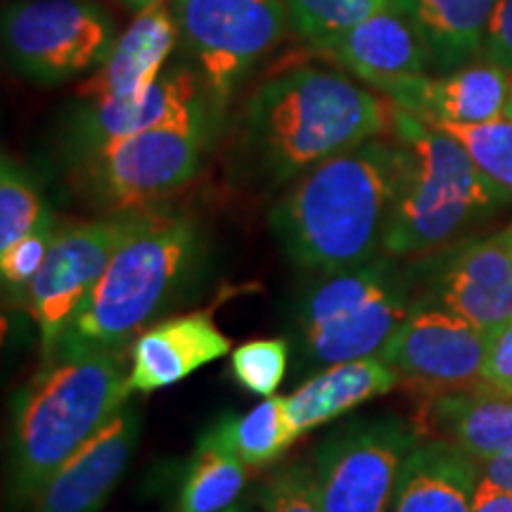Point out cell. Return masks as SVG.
<instances>
[{"mask_svg":"<svg viewBox=\"0 0 512 512\" xmlns=\"http://www.w3.org/2000/svg\"><path fill=\"white\" fill-rule=\"evenodd\" d=\"M472 512H512V494L479 479Z\"/></svg>","mask_w":512,"mask_h":512,"instance_id":"obj_35","label":"cell"},{"mask_svg":"<svg viewBox=\"0 0 512 512\" xmlns=\"http://www.w3.org/2000/svg\"><path fill=\"white\" fill-rule=\"evenodd\" d=\"M287 361H290V347L285 339H252L233 349L230 373L247 392L273 396L287 373Z\"/></svg>","mask_w":512,"mask_h":512,"instance_id":"obj_29","label":"cell"},{"mask_svg":"<svg viewBox=\"0 0 512 512\" xmlns=\"http://www.w3.org/2000/svg\"><path fill=\"white\" fill-rule=\"evenodd\" d=\"M401 384L396 370L382 356L335 363L285 396V408L299 434L339 418L351 408L394 392Z\"/></svg>","mask_w":512,"mask_h":512,"instance_id":"obj_21","label":"cell"},{"mask_svg":"<svg viewBox=\"0 0 512 512\" xmlns=\"http://www.w3.org/2000/svg\"><path fill=\"white\" fill-rule=\"evenodd\" d=\"M510 93L512 74L482 57L441 79H430L427 74L413 76L382 91L396 107L427 124H486L501 119L505 117Z\"/></svg>","mask_w":512,"mask_h":512,"instance_id":"obj_16","label":"cell"},{"mask_svg":"<svg viewBox=\"0 0 512 512\" xmlns=\"http://www.w3.org/2000/svg\"><path fill=\"white\" fill-rule=\"evenodd\" d=\"M200 230L188 216L143 211L98 285L62 332L53 356L124 351L174 302L200 261Z\"/></svg>","mask_w":512,"mask_h":512,"instance_id":"obj_4","label":"cell"},{"mask_svg":"<svg viewBox=\"0 0 512 512\" xmlns=\"http://www.w3.org/2000/svg\"><path fill=\"white\" fill-rule=\"evenodd\" d=\"M181 41L223 107L235 83L278 46L285 0H174Z\"/></svg>","mask_w":512,"mask_h":512,"instance_id":"obj_10","label":"cell"},{"mask_svg":"<svg viewBox=\"0 0 512 512\" xmlns=\"http://www.w3.org/2000/svg\"><path fill=\"white\" fill-rule=\"evenodd\" d=\"M209 133L155 128L76 152L72 185L107 216L152 211L197 176Z\"/></svg>","mask_w":512,"mask_h":512,"instance_id":"obj_7","label":"cell"},{"mask_svg":"<svg viewBox=\"0 0 512 512\" xmlns=\"http://www.w3.org/2000/svg\"><path fill=\"white\" fill-rule=\"evenodd\" d=\"M3 46L19 74L55 86L105 62L114 22L91 0H19L3 12Z\"/></svg>","mask_w":512,"mask_h":512,"instance_id":"obj_8","label":"cell"},{"mask_svg":"<svg viewBox=\"0 0 512 512\" xmlns=\"http://www.w3.org/2000/svg\"><path fill=\"white\" fill-rule=\"evenodd\" d=\"M430 126L456 138L479 169L512 195V119L501 117L486 124L434 121Z\"/></svg>","mask_w":512,"mask_h":512,"instance_id":"obj_27","label":"cell"},{"mask_svg":"<svg viewBox=\"0 0 512 512\" xmlns=\"http://www.w3.org/2000/svg\"><path fill=\"white\" fill-rule=\"evenodd\" d=\"M394 102L349 76L299 67L261 83L242 112V145L256 174L290 183L325 159L392 131Z\"/></svg>","mask_w":512,"mask_h":512,"instance_id":"obj_2","label":"cell"},{"mask_svg":"<svg viewBox=\"0 0 512 512\" xmlns=\"http://www.w3.org/2000/svg\"><path fill=\"white\" fill-rule=\"evenodd\" d=\"M403 176L399 140L370 138L294 178L271 230L294 264L335 273L384 252Z\"/></svg>","mask_w":512,"mask_h":512,"instance_id":"obj_1","label":"cell"},{"mask_svg":"<svg viewBox=\"0 0 512 512\" xmlns=\"http://www.w3.org/2000/svg\"><path fill=\"white\" fill-rule=\"evenodd\" d=\"M479 479L512 494V446L498 456L479 463Z\"/></svg>","mask_w":512,"mask_h":512,"instance_id":"obj_34","label":"cell"},{"mask_svg":"<svg viewBox=\"0 0 512 512\" xmlns=\"http://www.w3.org/2000/svg\"><path fill=\"white\" fill-rule=\"evenodd\" d=\"M479 463L463 448L432 439L403 465L392 512H472Z\"/></svg>","mask_w":512,"mask_h":512,"instance_id":"obj_20","label":"cell"},{"mask_svg":"<svg viewBox=\"0 0 512 512\" xmlns=\"http://www.w3.org/2000/svg\"><path fill=\"white\" fill-rule=\"evenodd\" d=\"M43 214L46 207L34 181L5 155L0 171V254L27 238Z\"/></svg>","mask_w":512,"mask_h":512,"instance_id":"obj_28","label":"cell"},{"mask_svg":"<svg viewBox=\"0 0 512 512\" xmlns=\"http://www.w3.org/2000/svg\"><path fill=\"white\" fill-rule=\"evenodd\" d=\"M510 394H512V392H510Z\"/></svg>","mask_w":512,"mask_h":512,"instance_id":"obj_40","label":"cell"},{"mask_svg":"<svg viewBox=\"0 0 512 512\" xmlns=\"http://www.w3.org/2000/svg\"><path fill=\"white\" fill-rule=\"evenodd\" d=\"M501 240H503V245L508 247V252H510V259H512V223H510V226L505 228L503 233H501Z\"/></svg>","mask_w":512,"mask_h":512,"instance_id":"obj_36","label":"cell"},{"mask_svg":"<svg viewBox=\"0 0 512 512\" xmlns=\"http://www.w3.org/2000/svg\"><path fill=\"white\" fill-rule=\"evenodd\" d=\"M219 110L204 76L188 64H176L136 98L88 102L74 119V155L112 138L155 128H190L211 136Z\"/></svg>","mask_w":512,"mask_h":512,"instance_id":"obj_13","label":"cell"},{"mask_svg":"<svg viewBox=\"0 0 512 512\" xmlns=\"http://www.w3.org/2000/svg\"><path fill=\"white\" fill-rule=\"evenodd\" d=\"M124 351L53 356L15 399L10 498L34 503L53 472L131 401Z\"/></svg>","mask_w":512,"mask_h":512,"instance_id":"obj_3","label":"cell"},{"mask_svg":"<svg viewBox=\"0 0 512 512\" xmlns=\"http://www.w3.org/2000/svg\"><path fill=\"white\" fill-rule=\"evenodd\" d=\"M430 48L432 69L456 72L482 57L498 0H401Z\"/></svg>","mask_w":512,"mask_h":512,"instance_id":"obj_22","label":"cell"},{"mask_svg":"<svg viewBox=\"0 0 512 512\" xmlns=\"http://www.w3.org/2000/svg\"><path fill=\"white\" fill-rule=\"evenodd\" d=\"M140 430V408L128 401L57 467L53 477L38 491L31 510L100 512L131 463Z\"/></svg>","mask_w":512,"mask_h":512,"instance_id":"obj_14","label":"cell"},{"mask_svg":"<svg viewBox=\"0 0 512 512\" xmlns=\"http://www.w3.org/2000/svg\"><path fill=\"white\" fill-rule=\"evenodd\" d=\"M211 430L238 453L247 467L275 463L302 437L287 415L283 396H268L245 415H223L211 425Z\"/></svg>","mask_w":512,"mask_h":512,"instance_id":"obj_24","label":"cell"},{"mask_svg":"<svg viewBox=\"0 0 512 512\" xmlns=\"http://www.w3.org/2000/svg\"><path fill=\"white\" fill-rule=\"evenodd\" d=\"M256 498L264 512H325L318 498L313 467L304 463L285 465L268 475Z\"/></svg>","mask_w":512,"mask_h":512,"instance_id":"obj_30","label":"cell"},{"mask_svg":"<svg viewBox=\"0 0 512 512\" xmlns=\"http://www.w3.org/2000/svg\"><path fill=\"white\" fill-rule=\"evenodd\" d=\"M434 297L439 299L441 309L470 320L475 328L486 332V335H494L496 330H501L505 323L512 320V285L484 287L437 275Z\"/></svg>","mask_w":512,"mask_h":512,"instance_id":"obj_26","label":"cell"},{"mask_svg":"<svg viewBox=\"0 0 512 512\" xmlns=\"http://www.w3.org/2000/svg\"><path fill=\"white\" fill-rule=\"evenodd\" d=\"M482 60H489L512 74V0H498L486 29Z\"/></svg>","mask_w":512,"mask_h":512,"instance_id":"obj_33","label":"cell"},{"mask_svg":"<svg viewBox=\"0 0 512 512\" xmlns=\"http://www.w3.org/2000/svg\"><path fill=\"white\" fill-rule=\"evenodd\" d=\"M140 214L107 216L57 230L41 271L27 285V311L41 332L46 358L98 285L112 256L136 230Z\"/></svg>","mask_w":512,"mask_h":512,"instance_id":"obj_11","label":"cell"},{"mask_svg":"<svg viewBox=\"0 0 512 512\" xmlns=\"http://www.w3.org/2000/svg\"><path fill=\"white\" fill-rule=\"evenodd\" d=\"M420 434L396 415L354 420L332 432L313 456L325 512H387Z\"/></svg>","mask_w":512,"mask_h":512,"instance_id":"obj_9","label":"cell"},{"mask_svg":"<svg viewBox=\"0 0 512 512\" xmlns=\"http://www.w3.org/2000/svg\"><path fill=\"white\" fill-rule=\"evenodd\" d=\"M126 3L133 5V8L143 10V8H147V5H150V3H155V0H126Z\"/></svg>","mask_w":512,"mask_h":512,"instance_id":"obj_37","label":"cell"},{"mask_svg":"<svg viewBox=\"0 0 512 512\" xmlns=\"http://www.w3.org/2000/svg\"><path fill=\"white\" fill-rule=\"evenodd\" d=\"M413 425L420 437L456 444L484 463L512 446V394L477 384L430 396Z\"/></svg>","mask_w":512,"mask_h":512,"instance_id":"obj_19","label":"cell"},{"mask_svg":"<svg viewBox=\"0 0 512 512\" xmlns=\"http://www.w3.org/2000/svg\"><path fill=\"white\" fill-rule=\"evenodd\" d=\"M313 48L370 83L377 93L432 69L430 48L401 0Z\"/></svg>","mask_w":512,"mask_h":512,"instance_id":"obj_15","label":"cell"},{"mask_svg":"<svg viewBox=\"0 0 512 512\" xmlns=\"http://www.w3.org/2000/svg\"><path fill=\"white\" fill-rule=\"evenodd\" d=\"M491 335L446 309H413L382 351L384 361L422 399L482 384Z\"/></svg>","mask_w":512,"mask_h":512,"instance_id":"obj_12","label":"cell"},{"mask_svg":"<svg viewBox=\"0 0 512 512\" xmlns=\"http://www.w3.org/2000/svg\"><path fill=\"white\" fill-rule=\"evenodd\" d=\"M389 136L403 150V176L384 252L413 256L439 249L512 200L456 138L394 105Z\"/></svg>","mask_w":512,"mask_h":512,"instance_id":"obj_5","label":"cell"},{"mask_svg":"<svg viewBox=\"0 0 512 512\" xmlns=\"http://www.w3.org/2000/svg\"><path fill=\"white\" fill-rule=\"evenodd\" d=\"M505 117L512 119V93H510V100H508V107H505Z\"/></svg>","mask_w":512,"mask_h":512,"instance_id":"obj_39","label":"cell"},{"mask_svg":"<svg viewBox=\"0 0 512 512\" xmlns=\"http://www.w3.org/2000/svg\"><path fill=\"white\" fill-rule=\"evenodd\" d=\"M325 275L297 313L306 354L325 366L380 354L413 311L401 275L384 256Z\"/></svg>","mask_w":512,"mask_h":512,"instance_id":"obj_6","label":"cell"},{"mask_svg":"<svg viewBox=\"0 0 512 512\" xmlns=\"http://www.w3.org/2000/svg\"><path fill=\"white\" fill-rule=\"evenodd\" d=\"M247 470L238 453L209 427L197 441L185 470L178 512H226L233 508L245 491Z\"/></svg>","mask_w":512,"mask_h":512,"instance_id":"obj_23","label":"cell"},{"mask_svg":"<svg viewBox=\"0 0 512 512\" xmlns=\"http://www.w3.org/2000/svg\"><path fill=\"white\" fill-rule=\"evenodd\" d=\"M482 384L498 392H512V320L491 335L482 368Z\"/></svg>","mask_w":512,"mask_h":512,"instance_id":"obj_32","label":"cell"},{"mask_svg":"<svg viewBox=\"0 0 512 512\" xmlns=\"http://www.w3.org/2000/svg\"><path fill=\"white\" fill-rule=\"evenodd\" d=\"M230 339L214 323L211 311H195L152 325L140 332L131 347L128 389L150 394L174 387L195 370L226 356Z\"/></svg>","mask_w":512,"mask_h":512,"instance_id":"obj_17","label":"cell"},{"mask_svg":"<svg viewBox=\"0 0 512 512\" xmlns=\"http://www.w3.org/2000/svg\"><path fill=\"white\" fill-rule=\"evenodd\" d=\"M178 38L181 31L174 8L166 0H155L138 12L114 41L105 62L76 88V93L86 102L136 98L159 79Z\"/></svg>","mask_w":512,"mask_h":512,"instance_id":"obj_18","label":"cell"},{"mask_svg":"<svg viewBox=\"0 0 512 512\" xmlns=\"http://www.w3.org/2000/svg\"><path fill=\"white\" fill-rule=\"evenodd\" d=\"M55 235V216L53 211L46 209L43 219L36 223V228L31 230L27 238H22L15 247L8 249L5 254H0V275H3V285L10 287V290L27 287L31 280H34V275L41 271Z\"/></svg>","mask_w":512,"mask_h":512,"instance_id":"obj_31","label":"cell"},{"mask_svg":"<svg viewBox=\"0 0 512 512\" xmlns=\"http://www.w3.org/2000/svg\"><path fill=\"white\" fill-rule=\"evenodd\" d=\"M392 3L394 0H285V10L297 34L318 46Z\"/></svg>","mask_w":512,"mask_h":512,"instance_id":"obj_25","label":"cell"},{"mask_svg":"<svg viewBox=\"0 0 512 512\" xmlns=\"http://www.w3.org/2000/svg\"><path fill=\"white\" fill-rule=\"evenodd\" d=\"M226 512H256V510L249 508V505H245V503H235L233 508H228Z\"/></svg>","mask_w":512,"mask_h":512,"instance_id":"obj_38","label":"cell"}]
</instances>
